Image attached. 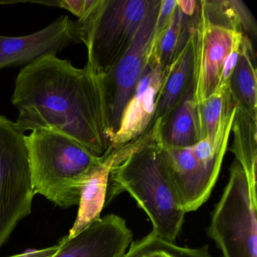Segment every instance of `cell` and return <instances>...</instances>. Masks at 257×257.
I'll list each match as a JSON object with an SVG mask.
<instances>
[{
  "label": "cell",
  "instance_id": "cell-1",
  "mask_svg": "<svg viewBox=\"0 0 257 257\" xmlns=\"http://www.w3.org/2000/svg\"><path fill=\"white\" fill-rule=\"evenodd\" d=\"M13 93L24 133L49 130L65 135L102 156L110 147L102 76L88 66L78 69L55 55L22 69Z\"/></svg>",
  "mask_w": 257,
  "mask_h": 257
},
{
  "label": "cell",
  "instance_id": "cell-2",
  "mask_svg": "<svg viewBox=\"0 0 257 257\" xmlns=\"http://www.w3.org/2000/svg\"><path fill=\"white\" fill-rule=\"evenodd\" d=\"M162 128L160 119L153 121L145 134L126 144L125 157L117 156L109 172L106 204L126 191L150 217L153 232L174 243L186 213L171 177Z\"/></svg>",
  "mask_w": 257,
  "mask_h": 257
},
{
  "label": "cell",
  "instance_id": "cell-3",
  "mask_svg": "<svg viewBox=\"0 0 257 257\" xmlns=\"http://www.w3.org/2000/svg\"><path fill=\"white\" fill-rule=\"evenodd\" d=\"M33 187L58 207L79 205L82 186L96 167L97 156L71 138L49 130L25 137Z\"/></svg>",
  "mask_w": 257,
  "mask_h": 257
},
{
  "label": "cell",
  "instance_id": "cell-4",
  "mask_svg": "<svg viewBox=\"0 0 257 257\" xmlns=\"http://www.w3.org/2000/svg\"><path fill=\"white\" fill-rule=\"evenodd\" d=\"M150 0H94L76 22L79 43L88 49L86 65L96 75L108 74L132 45Z\"/></svg>",
  "mask_w": 257,
  "mask_h": 257
},
{
  "label": "cell",
  "instance_id": "cell-5",
  "mask_svg": "<svg viewBox=\"0 0 257 257\" xmlns=\"http://www.w3.org/2000/svg\"><path fill=\"white\" fill-rule=\"evenodd\" d=\"M195 35L194 97L198 103L219 89L225 61L244 35L235 1H199Z\"/></svg>",
  "mask_w": 257,
  "mask_h": 257
},
{
  "label": "cell",
  "instance_id": "cell-6",
  "mask_svg": "<svg viewBox=\"0 0 257 257\" xmlns=\"http://www.w3.org/2000/svg\"><path fill=\"white\" fill-rule=\"evenodd\" d=\"M25 137L16 122L0 115V247L31 214L36 195Z\"/></svg>",
  "mask_w": 257,
  "mask_h": 257
},
{
  "label": "cell",
  "instance_id": "cell-7",
  "mask_svg": "<svg viewBox=\"0 0 257 257\" xmlns=\"http://www.w3.org/2000/svg\"><path fill=\"white\" fill-rule=\"evenodd\" d=\"M256 209L244 171L235 159L208 228L222 257H257Z\"/></svg>",
  "mask_w": 257,
  "mask_h": 257
},
{
  "label": "cell",
  "instance_id": "cell-8",
  "mask_svg": "<svg viewBox=\"0 0 257 257\" xmlns=\"http://www.w3.org/2000/svg\"><path fill=\"white\" fill-rule=\"evenodd\" d=\"M162 0H150L132 45L108 74L102 76L109 139L119 127L121 115L133 97L147 62Z\"/></svg>",
  "mask_w": 257,
  "mask_h": 257
},
{
  "label": "cell",
  "instance_id": "cell-9",
  "mask_svg": "<svg viewBox=\"0 0 257 257\" xmlns=\"http://www.w3.org/2000/svg\"><path fill=\"white\" fill-rule=\"evenodd\" d=\"M132 240L133 232L126 221L118 215L109 214L75 237L64 236L53 246L5 257H122Z\"/></svg>",
  "mask_w": 257,
  "mask_h": 257
},
{
  "label": "cell",
  "instance_id": "cell-10",
  "mask_svg": "<svg viewBox=\"0 0 257 257\" xmlns=\"http://www.w3.org/2000/svg\"><path fill=\"white\" fill-rule=\"evenodd\" d=\"M168 71L161 68L150 46L136 91L123 112L118 130L109 139L112 150H118L138 139L150 128Z\"/></svg>",
  "mask_w": 257,
  "mask_h": 257
},
{
  "label": "cell",
  "instance_id": "cell-11",
  "mask_svg": "<svg viewBox=\"0 0 257 257\" xmlns=\"http://www.w3.org/2000/svg\"><path fill=\"white\" fill-rule=\"evenodd\" d=\"M72 43H79L76 22L63 16L42 31L24 37L0 36V70L30 64L42 57L56 56Z\"/></svg>",
  "mask_w": 257,
  "mask_h": 257
},
{
  "label": "cell",
  "instance_id": "cell-12",
  "mask_svg": "<svg viewBox=\"0 0 257 257\" xmlns=\"http://www.w3.org/2000/svg\"><path fill=\"white\" fill-rule=\"evenodd\" d=\"M173 182L185 213L198 210L206 202L213 186L190 147H165Z\"/></svg>",
  "mask_w": 257,
  "mask_h": 257
},
{
  "label": "cell",
  "instance_id": "cell-13",
  "mask_svg": "<svg viewBox=\"0 0 257 257\" xmlns=\"http://www.w3.org/2000/svg\"><path fill=\"white\" fill-rule=\"evenodd\" d=\"M195 29L196 27L184 47L173 60L159 93L153 121L160 119L162 125L194 82Z\"/></svg>",
  "mask_w": 257,
  "mask_h": 257
},
{
  "label": "cell",
  "instance_id": "cell-14",
  "mask_svg": "<svg viewBox=\"0 0 257 257\" xmlns=\"http://www.w3.org/2000/svg\"><path fill=\"white\" fill-rule=\"evenodd\" d=\"M117 155V150L109 147L103 154L101 163L96 167L82 186L77 216L67 234L69 237H75L100 219V213L106 204L109 172Z\"/></svg>",
  "mask_w": 257,
  "mask_h": 257
},
{
  "label": "cell",
  "instance_id": "cell-15",
  "mask_svg": "<svg viewBox=\"0 0 257 257\" xmlns=\"http://www.w3.org/2000/svg\"><path fill=\"white\" fill-rule=\"evenodd\" d=\"M231 131L234 133V142L231 151L244 171L251 198L257 205V118L236 105Z\"/></svg>",
  "mask_w": 257,
  "mask_h": 257
},
{
  "label": "cell",
  "instance_id": "cell-16",
  "mask_svg": "<svg viewBox=\"0 0 257 257\" xmlns=\"http://www.w3.org/2000/svg\"><path fill=\"white\" fill-rule=\"evenodd\" d=\"M252 42L243 35L237 64L230 78L229 89L234 103L257 118V80Z\"/></svg>",
  "mask_w": 257,
  "mask_h": 257
},
{
  "label": "cell",
  "instance_id": "cell-17",
  "mask_svg": "<svg viewBox=\"0 0 257 257\" xmlns=\"http://www.w3.org/2000/svg\"><path fill=\"white\" fill-rule=\"evenodd\" d=\"M162 138L165 147H190L199 142L194 82L162 125Z\"/></svg>",
  "mask_w": 257,
  "mask_h": 257
},
{
  "label": "cell",
  "instance_id": "cell-18",
  "mask_svg": "<svg viewBox=\"0 0 257 257\" xmlns=\"http://www.w3.org/2000/svg\"><path fill=\"white\" fill-rule=\"evenodd\" d=\"M235 108L224 118L215 135L192 146L194 154L205 171L207 179L214 186L220 172L221 165L227 150Z\"/></svg>",
  "mask_w": 257,
  "mask_h": 257
},
{
  "label": "cell",
  "instance_id": "cell-19",
  "mask_svg": "<svg viewBox=\"0 0 257 257\" xmlns=\"http://www.w3.org/2000/svg\"><path fill=\"white\" fill-rule=\"evenodd\" d=\"M234 108L228 85H221L216 92L197 103L200 141L215 135L221 121Z\"/></svg>",
  "mask_w": 257,
  "mask_h": 257
},
{
  "label": "cell",
  "instance_id": "cell-20",
  "mask_svg": "<svg viewBox=\"0 0 257 257\" xmlns=\"http://www.w3.org/2000/svg\"><path fill=\"white\" fill-rule=\"evenodd\" d=\"M153 232V237L150 242V249L155 251H162L171 257H213L209 254L208 245L198 249L181 247L174 243L162 240Z\"/></svg>",
  "mask_w": 257,
  "mask_h": 257
},
{
  "label": "cell",
  "instance_id": "cell-21",
  "mask_svg": "<svg viewBox=\"0 0 257 257\" xmlns=\"http://www.w3.org/2000/svg\"><path fill=\"white\" fill-rule=\"evenodd\" d=\"M153 232L136 241H132L130 249L122 257H171L162 251L150 249Z\"/></svg>",
  "mask_w": 257,
  "mask_h": 257
},
{
  "label": "cell",
  "instance_id": "cell-22",
  "mask_svg": "<svg viewBox=\"0 0 257 257\" xmlns=\"http://www.w3.org/2000/svg\"><path fill=\"white\" fill-rule=\"evenodd\" d=\"M177 7V0H162L153 38L159 35L171 22Z\"/></svg>",
  "mask_w": 257,
  "mask_h": 257
},
{
  "label": "cell",
  "instance_id": "cell-23",
  "mask_svg": "<svg viewBox=\"0 0 257 257\" xmlns=\"http://www.w3.org/2000/svg\"><path fill=\"white\" fill-rule=\"evenodd\" d=\"M94 0H63L54 3L53 5L68 10L70 13L82 19L92 5Z\"/></svg>",
  "mask_w": 257,
  "mask_h": 257
},
{
  "label": "cell",
  "instance_id": "cell-24",
  "mask_svg": "<svg viewBox=\"0 0 257 257\" xmlns=\"http://www.w3.org/2000/svg\"><path fill=\"white\" fill-rule=\"evenodd\" d=\"M243 38V37H242ZM242 41V40H241ZM241 41L237 43L231 53L228 55L224 64L223 70H222V79H221V85H228L229 83L230 78L234 71V67L237 64V59H238L239 54H240V44Z\"/></svg>",
  "mask_w": 257,
  "mask_h": 257
},
{
  "label": "cell",
  "instance_id": "cell-25",
  "mask_svg": "<svg viewBox=\"0 0 257 257\" xmlns=\"http://www.w3.org/2000/svg\"><path fill=\"white\" fill-rule=\"evenodd\" d=\"M177 4L180 11L189 17L195 16L198 10V2L195 0H179Z\"/></svg>",
  "mask_w": 257,
  "mask_h": 257
}]
</instances>
